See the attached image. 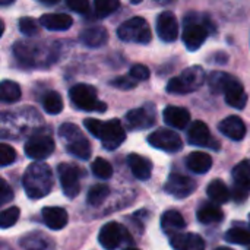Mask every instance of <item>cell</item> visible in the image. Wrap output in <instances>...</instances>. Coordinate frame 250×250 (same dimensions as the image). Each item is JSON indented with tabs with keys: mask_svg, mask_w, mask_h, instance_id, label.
I'll return each instance as SVG.
<instances>
[{
	"mask_svg": "<svg viewBox=\"0 0 250 250\" xmlns=\"http://www.w3.org/2000/svg\"><path fill=\"white\" fill-rule=\"evenodd\" d=\"M54 179L51 168L44 163L29 164L23 173L22 185L29 199H41L51 192Z\"/></svg>",
	"mask_w": 250,
	"mask_h": 250,
	"instance_id": "6da1fadb",
	"label": "cell"
},
{
	"mask_svg": "<svg viewBox=\"0 0 250 250\" xmlns=\"http://www.w3.org/2000/svg\"><path fill=\"white\" fill-rule=\"evenodd\" d=\"M15 57L25 66H45L50 60H54L51 48H47L45 44L31 42V41H18L13 47Z\"/></svg>",
	"mask_w": 250,
	"mask_h": 250,
	"instance_id": "7a4b0ae2",
	"label": "cell"
},
{
	"mask_svg": "<svg viewBox=\"0 0 250 250\" xmlns=\"http://www.w3.org/2000/svg\"><path fill=\"white\" fill-rule=\"evenodd\" d=\"M59 136L63 141L66 149L79 160H89L91 144L83 136L81 129L73 123H63L59 127Z\"/></svg>",
	"mask_w": 250,
	"mask_h": 250,
	"instance_id": "3957f363",
	"label": "cell"
},
{
	"mask_svg": "<svg viewBox=\"0 0 250 250\" xmlns=\"http://www.w3.org/2000/svg\"><path fill=\"white\" fill-rule=\"evenodd\" d=\"M207 79L205 70L201 66H190L185 69L179 76L171 78L167 83V92L168 94H190L196 89H199Z\"/></svg>",
	"mask_w": 250,
	"mask_h": 250,
	"instance_id": "277c9868",
	"label": "cell"
},
{
	"mask_svg": "<svg viewBox=\"0 0 250 250\" xmlns=\"http://www.w3.org/2000/svg\"><path fill=\"white\" fill-rule=\"evenodd\" d=\"M69 98L72 104L82 111L104 113L107 110V104L98 100L95 88L86 83H78L72 86L69 91Z\"/></svg>",
	"mask_w": 250,
	"mask_h": 250,
	"instance_id": "5b68a950",
	"label": "cell"
},
{
	"mask_svg": "<svg viewBox=\"0 0 250 250\" xmlns=\"http://www.w3.org/2000/svg\"><path fill=\"white\" fill-rule=\"evenodd\" d=\"M185 29H183V42L189 51H196L208 38L209 34V21H199L196 13H190L185 18Z\"/></svg>",
	"mask_w": 250,
	"mask_h": 250,
	"instance_id": "8992f818",
	"label": "cell"
},
{
	"mask_svg": "<svg viewBox=\"0 0 250 250\" xmlns=\"http://www.w3.org/2000/svg\"><path fill=\"white\" fill-rule=\"evenodd\" d=\"M117 37L125 42L148 44L152 38V34H151V28L146 19L141 16H135V18L125 21L117 28Z\"/></svg>",
	"mask_w": 250,
	"mask_h": 250,
	"instance_id": "52a82bcc",
	"label": "cell"
},
{
	"mask_svg": "<svg viewBox=\"0 0 250 250\" xmlns=\"http://www.w3.org/2000/svg\"><path fill=\"white\" fill-rule=\"evenodd\" d=\"M98 242L105 250H116L123 243H132V237L125 226L116 221H110L101 227Z\"/></svg>",
	"mask_w": 250,
	"mask_h": 250,
	"instance_id": "ba28073f",
	"label": "cell"
},
{
	"mask_svg": "<svg viewBox=\"0 0 250 250\" xmlns=\"http://www.w3.org/2000/svg\"><path fill=\"white\" fill-rule=\"evenodd\" d=\"M62 190L67 198H76L81 192V176L82 171L78 166L69 164V163H62L57 167Z\"/></svg>",
	"mask_w": 250,
	"mask_h": 250,
	"instance_id": "9c48e42d",
	"label": "cell"
},
{
	"mask_svg": "<svg viewBox=\"0 0 250 250\" xmlns=\"http://www.w3.org/2000/svg\"><path fill=\"white\" fill-rule=\"evenodd\" d=\"M54 148L56 144L53 138L47 133H37L31 136L23 146L26 157H29L34 161H42L48 158L54 152Z\"/></svg>",
	"mask_w": 250,
	"mask_h": 250,
	"instance_id": "30bf717a",
	"label": "cell"
},
{
	"mask_svg": "<svg viewBox=\"0 0 250 250\" xmlns=\"http://www.w3.org/2000/svg\"><path fill=\"white\" fill-rule=\"evenodd\" d=\"M148 142L152 148L168 154L179 152L183 148L182 138L171 129H157L148 136Z\"/></svg>",
	"mask_w": 250,
	"mask_h": 250,
	"instance_id": "8fae6325",
	"label": "cell"
},
{
	"mask_svg": "<svg viewBox=\"0 0 250 250\" xmlns=\"http://www.w3.org/2000/svg\"><path fill=\"white\" fill-rule=\"evenodd\" d=\"M98 139L101 141L103 146L108 151L117 149L126 139V130L120 120L113 119L108 122H103Z\"/></svg>",
	"mask_w": 250,
	"mask_h": 250,
	"instance_id": "7c38bea8",
	"label": "cell"
},
{
	"mask_svg": "<svg viewBox=\"0 0 250 250\" xmlns=\"http://www.w3.org/2000/svg\"><path fill=\"white\" fill-rule=\"evenodd\" d=\"M188 141L190 145H195V146L208 148V149H214V151L220 149L218 141L212 136V133L209 132V127L201 120H196L189 126Z\"/></svg>",
	"mask_w": 250,
	"mask_h": 250,
	"instance_id": "4fadbf2b",
	"label": "cell"
},
{
	"mask_svg": "<svg viewBox=\"0 0 250 250\" xmlns=\"http://www.w3.org/2000/svg\"><path fill=\"white\" fill-rule=\"evenodd\" d=\"M164 190L177 199H185L196 190V182L189 176L173 173L168 176L164 185Z\"/></svg>",
	"mask_w": 250,
	"mask_h": 250,
	"instance_id": "5bb4252c",
	"label": "cell"
},
{
	"mask_svg": "<svg viewBox=\"0 0 250 250\" xmlns=\"http://www.w3.org/2000/svg\"><path fill=\"white\" fill-rule=\"evenodd\" d=\"M157 111L154 104H145L141 108H133L126 114L127 126L132 130H145L155 123Z\"/></svg>",
	"mask_w": 250,
	"mask_h": 250,
	"instance_id": "9a60e30c",
	"label": "cell"
},
{
	"mask_svg": "<svg viewBox=\"0 0 250 250\" xmlns=\"http://www.w3.org/2000/svg\"><path fill=\"white\" fill-rule=\"evenodd\" d=\"M157 34L164 42H173L179 37V23L176 15L170 10H164L157 18Z\"/></svg>",
	"mask_w": 250,
	"mask_h": 250,
	"instance_id": "2e32d148",
	"label": "cell"
},
{
	"mask_svg": "<svg viewBox=\"0 0 250 250\" xmlns=\"http://www.w3.org/2000/svg\"><path fill=\"white\" fill-rule=\"evenodd\" d=\"M223 94H224L226 103L230 107H234V108H239V110L245 108V105L248 103V94H246L243 85L237 79L231 78Z\"/></svg>",
	"mask_w": 250,
	"mask_h": 250,
	"instance_id": "e0dca14e",
	"label": "cell"
},
{
	"mask_svg": "<svg viewBox=\"0 0 250 250\" xmlns=\"http://www.w3.org/2000/svg\"><path fill=\"white\" fill-rule=\"evenodd\" d=\"M163 119L168 126H171L174 129H179V130H183L190 123V113L183 107L168 105V107L164 108Z\"/></svg>",
	"mask_w": 250,
	"mask_h": 250,
	"instance_id": "ac0fdd59",
	"label": "cell"
},
{
	"mask_svg": "<svg viewBox=\"0 0 250 250\" xmlns=\"http://www.w3.org/2000/svg\"><path fill=\"white\" fill-rule=\"evenodd\" d=\"M218 129H220V132L224 136H227V138H230L233 141H242L246 136V125L237 116H229V117H226L218 125Z\"/></svg>",
	"mask_w": 250,
	"mask_h": 250,
	"instance_id": "d6986e66",
	"label": "cell"
},
{
	"mask_svg": "<svg viewBox=\"0 0 250 250\" xmlns=\"http://www.w3.org/2000/svg\"><path fill=\"white\" fill-rule=\"evenodd\" d=\"M42 215V221L44 224L50 229V230H62L66 227L67 221H69V215L63 208L59 207H45L41 211Z\"/></svg>",
	"mask_w": 250,
	"mask_h": 250,
	"instance_id": "ffe728a7",
	"label": "cell"
},
{
	"mask_svg": "<svg viewBox=\"0 0 250 250\" xmlns=\"http://www.w3.org/2000/svg\"><path fill=\"white\" fill-rule=\"evenodd\" d=\"M170 245L174 250H204L205 242L199 234L180 233L170 237Z\"/></svg>",
	"mask_w": 250,
	"mask_h": 250,
	"instance_id": "44dd1931",
	"label": "cell"
},
{
	"mask_svg": "<svg viewBox=\"0 0 250 250\" xmlns=\"http://www.w3.org/2000/svg\"><path fill=\"white\" fill-rule=\"evenodd\" d=\"M79 40L83 45L86 47H91V48H98L101 47L103 44L107 42L108 40V32L104 26H100V25H94V26H89L86 29H83L79 35Z\"/></svg>",
	"mask_w": 250,
	"mask_h": 250,
	"instance_id": "7402d4cb",
	"label": "cell"
},
{
	"mask_svg": "<svg viewBox=\"0 0 250 250\" xmlns=\"http://www.w3.org/2000/svg\"><path fill=\"white\" fill-rule=\"evenodd\" d=\"M186 227V221L183 218V215L179 211L170 209L166 211L161 217V229L166 234H168L170 237L180 234L182 230H185Z\"/></svg>",
	"mask_w": 250,
	"mask_h": 250,
	"instance_id": "603a6c76",
	"label": "cell"
},
{
	"mask_svg": "<svg viewBox=\"0 0 250 250\" xmlns=\"http://www.w3.org/2000/svg\"><path fill=\"white\" fill-rule=\"evenodd\" d=\"M72 23L73 19L67 13H44L40 18V25L48 31H66Z\"/></svg>",
	"mask_w": 250,
	"mask_h": 250,
	"instance_id": "cb8c5ba5",
	"label": "cell"
},
{
	"mask_svg": "<svg viewBox=\"0 0 250 250\" xmlns=\"http://www.w3.org/2000/svg\"><path fill=\"white\" fill-rule=\"evenodd\" d=\"M127 164H129V168L132 171V174L138 179V180H148L151 177V173H152V163L139 155V154H130L127 157Z\"/></svg>",
	"mask_w": 250,
	"mask_h": 250,
	"instance_id": "d4e9b609",
	"label": "cell"
},
{
	"mask_svg": "<svg viewBox=\"0 0 250 250\" xmlns=\"http://www.w3.org/2000/svg\"><path fill=\"white\" fill-rule=\"evenodd\" d=\"M186 164L190 171H193L196 174H205L212 167V158L207 152L195 151V152L189 154V157L186 158Z\"/></svg>",
	"mask_w": 250,
	"mask_h": 250,
	"instance_id": "484cf974",
	"label": "cell"
},
{
	"mask_svg": "<svg viewBox=\"0 0 250 250\" xmlns=\"http://www.w3.org/2000/svg\"><path fill=\"white\" fill-rule=\"evenodd\" d=\"M21 248L22 250H51L53 242L45 237L42 233H29L23 239H21Z\"/></svg>",
	"mask_w": 250,
	"mask_h": 250,
	"instance_id": "4316f807",
	"label": "cell"
},
{
	"mask_svg": "<svg viewBox=\"0 0 250 250\" xmlns=\"http://www.w3.org/2000/svg\"><path fill=\"white\" fill-rule=\"evenodd\" d=\"M207 193H208L209 199L215 204H227L230 201V196H231L227 185L220 179H215L208 185Z\"/></svg>",
	"mask_w": 250,
	"mask_h": 250,
	"instance_id": "83f0119b",
	"label": "cell"
},
{
	"mask_svg": "<svg viewBox=\"0 0 250 250\" xmlns=\"http://www.w3.org/2000/svg\"><path fill=\"white\" fill-rule=\"evenodd\" d=\"M196 217H198L199 223L208 226V224H217V223H220L224 218V214H223V211L217 205H214V204L209 202V204H204L198 209Z\"/></svg>",
	"mask_w": 250,
	"mask_h": 250,
	"instance_id": "f1b7e54d",
	"label": "cell"
},
{
	"mask_svg": "<svg viewBox=\"0 0 250 250\" xmlns=\"http://www.w3.org/2000/svg\"><path fill=\"white\" fill-rule=\"evenodd\" d=\"M233 180L236 188L248 192L250 190V160L242 161L233 170Z\"/></svg>",
	"mask_w": 250,
	"mask_h": 250,
	"instance_id": "f546056e",
	"label": "cell"
},
{
	"mask_svg": "<svg viewBox=\"0 0 250 250\" xmlns=\"http://www.w3.org/2000/svg\"><path fill=\"white\" fill-rule=\"evenodd\" d=\"M42 108L48 114H59L63 110V98L57 91H47L42 95Z\"/></svg>",
	"mask_w": 250,
	"mask_h": 250,
	"instance_id": "4dcf8cb0",
	"label": "cell"
},
{
	"mask_svg": "<svg viewBox=\"0 0 250 250\" xmlns=\"http://www.w3.org/2000/svg\"><path fill=\"white\" fill-rule=\"evenodd\" d=\"M21 86L15 81H3L0 85V98L3 103H16L21 100Z\"/></svg>",
	"mask_w": 250,
	"mask_h": 250,
	"instance_id": "1f68e13d",
	"label": "cell"
},
{
	"mask_svg": "<svg viewBox=\"0 0 250 250\" xmlns=\"http://www.w3.org/2000/svg\"><path fill=\"white\" fill-rule=\"evenodd\" d=\"M110 195V188L107 185H94L89 190H88V195H86V202L92 207H98L101 205Z\"/></svg>",
	"mask_w": 250,
	"mask_h": 250,
	"instance_id": "d6a6232c",
	"label": "cell"
},
{
	"mask_svg": "<svg viewBox=\"0 0 250 250\" xmlns=\"http://www.w3.org/2000/svg\"><path fill=\"white\" fill-rule=\"evenodd\" d=\"M233 76L226 73V72H212L208 78V85H209V89L214 92V94H223L227 83L230 82Z\"/></svg>",
	"mask_w": 250,
	"mask_h": 250,
	"instance_id": "836d02e7",
	"label": "cell"
},
{
	"mask_svg": "<svg viewBox=\"0 0 250 250\" xmlns=\"http://www.w3.org/2000/svg\"><path fill=\"white\" fill-rule=\"evenodd\" d=\"M226 240L233 245H242V246L250 248V231L246 229H242V227L230 229L226 233Z\"/></svg>",
	"mask_w": 250,
	"mask_h": 250,
	"instance_id": "e575fe53",
	"label": "cell"
},
{
	"mask_svg": "<svg viewBox=\"0 0 250 250\" xmlns=\"http://www.w3.org/2000/svg\"><path fill=\"white\" fill-rule=\"evenodd\" d=\"M119 7H120V1H117V0H97L94 3L97 18H105V16L111 15L114 10H117Z\"/></svg>",
	"mask_w": 250,
	"mask_h": 250,
	"instance_id": "d590c367",
	"label": "cell"
},
{
	"mask_svg": "<svg viewBox=\"0 0 250 250\" xmlns=\"http://www.w3.org/2000/svg\"><path fill=\"white\" fill-rule=\"evenodd\" d=\"M91 170H92V173H94L98 179L107 180V179H110V177L113 176V167H111V164H110L107 160H104V158H95V161H94Z\"/></svg>",
	"mask_w": 250,
	"mask_h": 250,
	"instance_id": "8d00e7d4",
	"label": "cell"
},
{
	"mask_svg": "<svg viewBox=\"0 0 250 250\" xmlns=\"http://www.w3.org/2000/svg\"><path fill=\"white\" fill-rule=\"evenodd\" d=\"M19 31L26 37H35L40 34V22H37L34 18L25 16L19 19Z\"/></svg>",
	"mask_w": 250,
	"mask_h": 250,
	"instance_id": "74e56055",
	"label": "cell"
},
{
	"mask_svg": "<svg viewBox=\"0 0 250 250\" xmlns=\"http://www.w3.org/2000/svg\"><path fill=\"white\" fill-rule=\"evenodd\" d=\"M21 211L18 207H10L7 209H4L0 215V227L1 229H9L12 226L16 224V221L19 220Z\"/></svg>",
	"mask_w": 250,
	"mask_h": 250,
	"instance_id": "f35d334b",
	"label": "cell"
},
{
	"mask_svg": "<svg viewBox=\"0 0 250 250\" xmlns=\"http://www.w3.org/2000/svg\"><path fill=\"white\" fill-rule=\"evenodd\" d=\"M15 160H16L15 149L7 144H1L0 145V164L6 167V166H10Z\"/></svg>",
	"mask_w": 250,
	"mask_h": 250,
	"instance_id": "ab89813d",
	"label": "cell"
},
{
	"mask_svg": "<svg viewBox=\"0 0 250 250\" xmlns=\"http://www.w3.org/2000/svg\"><path fill=\"white\" fill-rule=\"evenodd\" d=\"M110 85L114 86V88L127 91V89H133V88L138 85V81L133 79L132 76H119V78L113 79V81L110 82Z\"/></svg>",
	"mask_w": 250,
	"mask_h": 250,
	"instance_id": "60d3db41",
	"label": "cell"
},
{
	"mask_svg": "<svg viewBox=\"0 0 250 250\" xmlns=\"http://www.w3.org/2000/svg\"><path fill=\"white\" fill-rule=\"evenodd\" d=\"M149 75H151V72L145 64L138 63V64H133L130 67V76L136 81H146L149 78Z\"/></svg>",
	"mask_w": 250,
	"mask_h": 250,
	"instance_id": "b9f144b4",
	"label": "cell"
},
{
	"mask_svg": "<svg viewBox=\"0 0 250 250\" xmlns=\"http://www.w3.org/2000/svg\"><path fill=\"white\" fill-rule=\"evenodd\" d=\"M83 126L85 129L95 138H98L100 135V130H101V126H103V122L101 120H97V119H85L83 120Z\"/></svg>",
	"mask_w": 250,
	"mask_h": 250,
	"instance_id": "7bdbcfd3",
	"label": "cell"
},
{
	"mask_svg": "<svg viewBox=\"0 0 250 250\" xmlns=\"http://www.w3.org/2000/svg\"><path fill=\"white\" fill-rule=\"evenodd\" d=\"M0 185H1V188H0V204L6 205L7 202H10L13 199V192H12L10 186L7 185V182L4 179L0 180Z\"/></svg>",
	"mask_w": 250,
	"mask_h": 250,
	"instance_id": "ee69618b",
	"label": "cell"
},
{
	"mask_svg": "<svg viewBox=\"0 0 250 250\" xmlns=\"http://www.w3.org/2000/svg\"><path fill=\"white\" fill-rule=\"evenodd\" d=\"M66 4L70 10L76 13H86L89 9V3L86 0H69Z\"/></svg>",
	"mask_w": 250,
	"mask_h": 250,
	"instance_id": "f6af8a7d",
	"label": "cell"
},
{
	"mask_svg": "<svg viewBox=\"0 0 250 250\" xmlns=\"http://www.w3.org/2000/svg\"><path fill=\"white\" fill-rule=\"evenodd\" d=\"M41 3H42V4H56L57 0H42Z\"/></svg>",
	"mask_w": 250,
	"mask_h": 250,
	"instance_id": "bcb514c9",
	"label": "cell"
},
{
	"mask_svg": "<svg viewBox=\"0 0 250 250\" xmlns=\"http://www.w3.org/2000/svg\"><path fill=\"white\" fill-rule=\"evenodd\" d=\"M215 250H233V249H230V248H223V246H221V248H218V249H215Z\"/></svg>",
	"mask_w": 250,
	"mask_h": 250,
	"instance_id": "7dc6e473",
	"label": "cell"
},
{
	"mask_svg": "<svg viewBox=\"0 0 250 250\" xmlns=\"http://www.w3.org/2000/svg\"><path fill=\"white\" fill-rule=\"evenodd\" d=\"M126 250H139V249H136V248H127Z\"/></svg>",
	"mask_w": 250,
	"mask_h": 250,
	"instance_id": "c3c4849f",
	"label": "cell"
},
{
	"mask_svg": "<svg viewBox=\"0 0 250 250\" xmlns=\"http://www.w3.org/2000/svg\"><path fill=\"white\" fill-rule=\"evenodd\" d=\"M249 220H250V215H249Z\"/></svg>",
	"mask_w": 250,
	"mask_h": 250,
	"instance_id": "681fc988",
	"label": "cell"
},
{
	"mask_svg": "<svg viewBox=\"0 0 250 250\" xmlns=\"http://www.w3.org/2000/svg\"><path fill=\"white\" fill-rule=\"evenodd\" d=\"M249 250H250V248H249Z\"/></svg>",
	"mask_w": 250,
	"mask_h": 250,
	"instance_id": "f907efd6",
	"label": "cell"
}]
</instances>
